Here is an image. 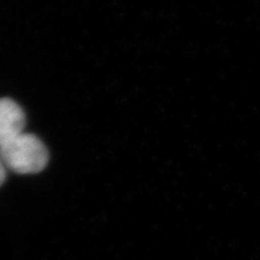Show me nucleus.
Segmentation results:
<instances>
[{
  "instance_id": "1",
  "label": "nucleus",
  "mask_w": 260,
  "mask_h": 260,
  "mask_svg": "<svg viewBox=\"0 0 260 260\" xmlns=\"http://www.w3.org/2000/svg\"><path fill=\"white\" fill-rule=\"evenodd\" d=\"M0 160L6 169L17 174H37L46 168L48 152L40 139L22 133L0 146Z\"/></svg>"
},
{
  "instance_id": "2",
  "label": "nucleus",
  "mask_w": 260,
  "mask_h": 260,
  "mask_svg": "<svg viewBox=\"0 0 260 260\" xmlns=\"http://www.w3.org/2000/svg\"><path fill=\"white\" fill-rule=\"evenodd\" d=\"M25 115L22 107L14 100L0 99V146L23 133Z\"/></svg>"
},
{
  "instance_id": "3",
  "label": "nucleus",
  "mask_w": 260,
  "mask_h": 260,
  "mask_svg": "<svg viewBox=\"0 0 260 260\" xmlns=\"http://www.w3.org/2000/svg\"><path fill=\"white\" fill-rule=\"evenodd\" d=\"M5 178H6V168L4 167V164H3L2 160H0V186L4 183Z\"/></svg>"
}]
</instances>
